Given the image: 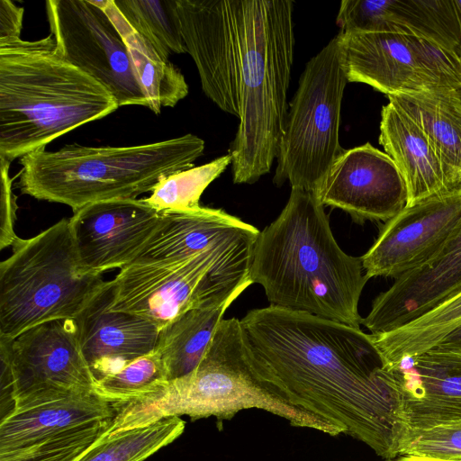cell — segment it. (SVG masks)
I'll return each instance as SVG.
<instances>
[{
	"label": "cell",
	"mask_w": 461,
	"mask_h": 461,
	"mask_svg": "<svg viewBox=\"0 0 461 461\" xmlns=\"http://www.w3.org/2000/svg\"><path fill=\"white\" fill-rule=\"evenodd\" d=\"M46 14L62 59L102 84L119 106L148 107L125 41L95 1L48 0Z\"/></svg>",
	"instance_id": "7c38bea8"
},
{
	"label": "cell",
	"mask_w": 461,
	"mask_h": 461,
	"mask_svg": "<svg viewBox=\"0 0 461 461\" xmlns=\"http://www.w3.org/2000/svg\"><path fill=\"white\" fill-rule=\"evenodd\" d=\"M0 359L1 402L10 403L9 411L94 393L96 381L83 355L75 319L46 321L14 338H0Z\"/></svg>",
	"instance_id": "30bf717a"
},
{
	"label": "cell",
	"mask_w": 461,
	"mask_h": 461,
	"mask_svg": "<svg viewBox=\"0 0 461 461\" xmlns=\"http://www.w3.org/2000/svg\"><path fill=\"white\" fill-rule=\"evenodd\" d=\"M111 284L75 319L83 355L95 381L155 351L160 328L133 313L110 309Z\"/></svg>",
	"instance_id": "ac0fdd59"
},
{
	"label": "cell",
	"mask_w": 461,
	"mask_h": 461,
	"mask_svg": "<svg viewBox=\"0 0 461 461\" xmlns=\"http://www.w3.org/2000/svg\"><path fill=\"white\" fill-rule=\"evenodd\" d=\"M389 368L408 427L461 421V352L433 348Z\"/></svg>",
	"instance_id": "e0dca14e"
},
{
	"label": "cell",
	"mask_w": 461,
	"mask_h": 461,
	"mask_svg": "<svg viewBox=\"0 0 461 461\" xmlns=\"http://www.w3.org/2000/svg\"><path fill=\"white\" fill-rule=\"evenodd\" d=\"M460 326L461 291L411 322L373 337L391 367L436 347Z\"/></svg>",
	"instance_id": "484cf974"
},
{
	"label": "cell",
	"mask_w": 461,
	"mask_h": 461,
	"mask_svg": "<svg viewBox=\"0 0 461 461\" xmlns=\"http://www.w3.org/2000/svg\"><path fill=\"white\" fill-rule=\"evenodd\" d=\"M0 264V338L12 339L43 322L76 319L105 287L83 273L68 219L18 239Z\"/></svg>",
	"instance_id": "52a82bcc"
},
{
	"label": "cell",
	"mask_w": 461,
	"mask_h": 461,
	"mask_svg": "<svg viewBox=\"0 0 461 461\" xmlns=\"http://www.w3.org/2000/svg\"><path fill=\"white\" fill-rule=\"evenodd\" d=\"M118 107L102 84L57 54L51 35L0 47V158L45 149Z\"/></svg>",
	"instance_id": "277c9868"
},
{
	"label": "cell",
	"mask_w": 461,
	"mask_h": 461,
	"mask_svg": "<svg viewBox=\"0 0 461 461\" xmlns=\"http://www.w3.org/2000/svg\"><path fill=\"white\" fill-rule=\"evenodd\" d=\"M379 142L405 180L407 205L455 189L426 134L391 102L382 109Z\"/></svg>",
	"instance_id": "7402d4cb"
},
{
	"label": "cell",
	"mask_w": 461,
	"mask_h": 461,
	"mask_svg": "<svg viewBox=\"0 0 461 461\" xmlns=\"http://www.w3.org/2000/svg\"><path fill=\"white\" fill-rule=\"evenodd\" d=\"M252 408L284 418L294 427L330 436L345 433L330 420L293 404L262 375L246 343L240 321L235 317L220 321L192 373L169 381L162 391L146 400L115 407L109 430L125 431L182 415L192 421L214 416L221 430L223 420Z\"/></svg>",
	"instance_id": "5b68a950"
},
{
	"label": "cell",
	"mask_w": 461,
	"mask_h": 461,
	"mask_svg": "<svg viewBox=\"0 0 461 461\" xmlns=\"http://www.w3.org/2000/svg\"><path fill=\"white\" fill-rule=\"evenodd\" d=\"M249 278L270 306L308 312L360 329L362 259L342 250L314 193L292 188L279 216L259 232Z\"/></svg>",
	"instance_id": "3957f363"
},
{
	"label": "cell",
	"mask_w": 461,
	"mask_h": 461,
	"mask_svg": "<svg viewBox=\"0 0 461 461\" xmlns=\"http://www.w3.org/2000/svg\"><path fill=\"white\" fill-rule=\"evenodd\" d=\"M461 291V230L429 260L395 278L373 301L364 325L372 335L397 330Z\"/></svg>",
	"instance_id": "2e32d148"
},
{
	"label": "cell",
	"mask_w": 461,
	"mask_h": 461,
	"mask_svg": "<svg viewBox=\"0 0 461 461\" xmlns=\"http://www.w3.org/2000/svg\"><path fill=\"white\" fill-rule=\"evenodd\" d=\"M456 90H457V94H458V95H459V98H460V100H461V88L456 89Z\"/></svg>",
	"instance_id": "74e56055"
},
{
	"label": "cell",
	"mask_w": 461,
	"mask_h": 461,
	"mask_svg": "<svg viewBox=\"0 0 461 461\" xmlns=\"http://www.w3.org/2000/svg\"><path fill=\"white\" fill-rule=\"evenodd\" d=\"M262 375L294 405L323 418L385 459L408 429L392 371L372 334L274 306L240 320Z\"/></svg>",
	"instance_id": "6da1fadb"
},
{
	"label": "cell",
	"mask_w": 461,
	"mask_h": 461,
	"mask_svg": "<svg viewBox=\"0 0 461 461\" xmlns=\"http://www.w3.org/2000/svg\"><path fill=\"white\" fill-rule=\"evenodd\" d=\"M129 24L166 59L186 53L176 0H113Z\"/></svg>",
	"instance_id": "83f0119b"
},
{
	"label": "cell",
	"mask_w": 461,
	"mask_h": 461,
	"mask_svg": "<svg viewBox=\"0 0 461 461\" xmlns=\"http://www.w3.org/2000/svg\"><path fill=\"white\" fill-rule=\"evenodd\" d=\"M161 216L144 198L101 201L73 212L68 221L80 270L102 276L131 265Z\"/></svg>",
	"instance_id": "5bb4252c"
},
{
	"label": "cell",
	"mask_w": 461,
	"mask_h": 461,
	"mask_svg": "<svg viewBox=\"0 0 461 461\" xmlns=\"http://www.w3.org/2000/svg\"><path fill=\"white\" fill-rule=\"evenodd\" d=\"M10 161L0 158L1 173V210H0V249L12 246L18 239L14 232L16 220V197L12 190L9 176Z\"/></svg>",
	"instance_id": "d6a6232c"
},
{
	"label": "cell",
	"mask_w": 461,
	"mask_h": 461,
	"mask_svg": "<svg viewBox=\"0 0 461 461\" xmlns=\"http://www.w3.org/2000/svg\"><path fill=\"white\" fill-rule=\"evenodd\" d=\"M434 348L439 350L461 352V326L448 334Z\"/></svg>",
	"instance_id": "e575fe53"
},
{
	"label": "cell",
	"mask_w": 461,
	"mask_h": 461,
	"mask_svg": "<svg viewBox=\"0 0 461 461\" xmlns=\"http://www.w3.org/2000/svg\"><path fill=\"white\" fill-rule=\"evenodd\" d=\"M203 150L204 141L190 133L128 147L41 149L20 158L16 186L23 194L75 212L96 202L137 199L164 176L192 167Z\"/></svg>",
	"instance_id": "8992f818"
},
{
	"label": "cell",
	"mask_w": 461,
	"mask_h": 461,
	"mask_svg": "<svg viewBox=\"0 0 461 461\" xmlns=\"http://www.w3.org/2000/svg\"><path fill=\"white\" fill-rule=\"evenodd\" d=\"M348 82L388 95L461 88V58L420 36L401 32H340Z\"/></svg>",
	"instance_id": "8fae6325"
},
{
	"label": "cell",
	"mask_w": 461,
	"mask_h": 461,
	"mask_svg": "<svg viewBox=\"0 0 461 461\" xmlns=\"http://www.w3.org/2000/svg\"><path fill=\"white\" fill-rule=\"evenodd\" d=\"M423 131L453 188L461 187V100L454 88L388 95Z\"/></svg>",
	"instance_id": "603a6c76"
},
{
	"label": "cell",
	"mask_w": 461,
	"mask_h": 461,
	"mask_svg": "<svg viewBox=\"0 0 461 461\" xmlns=\"http://www.w3.org/2000/svg\"><path fill=\"white\" fill-rule=\"evenodd\" d=\"M314 194L324 206L339 208L356 221H387L408 203L406 183L398 167L368 142L344 149Z\"/></svg>",
	"instance_id": "9a60e30c"
},
{
	"label": "cell",
	"mask_w": 461,
	"mask_h": 461,
	"mask_svg": "<svg viewBox=\"0 0 461 461\" xmlns=\"http://www.w3.org/2000/svg\"><path fill=\"white\" fill-rule=\"evenodd\" d=\"M231 303L191 308L160 329L155 352L169 381L185 376L197 367Z\"/></svg>",
	"instance_id": "d4e9b609"
},
{
	"label": "cell",
	"mask_w": 461,
	"mask_h": 461,
	"mask_svg": "<svg viewBox=\"0 0 461 461\" xmlns=\"http://www.w3.org/2000/svg\"><path fill=\"white\" fill-rule=\"evenodd\" d=\"M169 383L164 364L155 351L95 382L94 393L115 407L146 400Z\"/></svg>",
	"instance_id": "f1b7e54d"
},
{
	"label": "cell",
	"mask_w": 461,
	"mask_h": 461,
	"mask_svg": "<svg viewBox=\"0 0 461 461\" xmlns=\"http://www.w3.org/2000/svg\"><path fill=\"white\" fill-rule=\"evenodd\" d=\"M257 238L221 243L175 264L129 265L110 280V309L139 315L161 329L191 308L234 302L252 285Z\"/></svg>",
	"instance_id": "ba28073f"
},
{
	"label": "cell",
	"mask_w": 461,
	"mask_h": 461,
	"mask_svg": "<svg viewBox=\"0 0 461 461\" xmlns=\"http://www.w3.org/2000/svg\"><path fill=\"white\" fill-rule=\"evenodd\" d=\"M398 459H399V461H461V460L438 459V458H432V457L420 456H402Z\"/></svg>",
	"instance_id": "d590c367"
},
{
	"label": "cell",
	"mask_w": 461,
	"mask_h": 461,
	"mask_svg": "<svg viewBox=\"0 0 461 461\" xmlns=\"http://www.w3.org/2000/svg\"><path fill=\"white\" fill-rule=\"evenodd\" d=\"M259 232L221 209L201 206L188 211H166L131 264L183 262L218 244L258 237Z\"/></svg>",
	"instance_id": "ffe728a7"
},
{
	"label": "cell",
	"mask_w": 461,
	"mask_h": 461,
	"mask_svg": "<svg viewBox=\"0 0 461 461\" xmlns=\"http://www.w3.org/2000/svg\"><path fill=\"white\" fill-rule=\"evenodd\" d=\"M339 40L332 38L306 64L285 119L273 182L314 193L344 151L339 140L348 83Z\"/></svg>",
	"instance_id": "9c48e42d"
},
{
	"label": "cell",
	"mask_w": 461,
	"mask_h": 461,
	"mask_svg": "<svg viewBox=\"0 0 461 461\" xmlns=\"http://www.w3.org/2000/svg\"><path fill=\"white\" fill-rule=\"evenodd\" d=\"M108 14L123 38L148 108L159 114L161 107H174L188 95L181 71L122 16L113 0L95 1Z\"/></svg>",
	"instance_id": "cb8c5ba5"
},
{
	"label": "cell",
	"mask_w": 461,
	"mask_h": 461,
	"mask_svg": "<svg viewBox=\"0 0 461 461\" xmlns=\"http://www.w3.org/2000/svg\"><path fill=\"white\" fill-rule=\"evenodd\" d=\"M340 32H401L428 39L461 58V24L455 0H344Z\"/></svg>",
	"instance_id": "d6986e66"
},
{
	"label": "cell",
	"mask_w": 461,
	"mask_h": 461,
	"mask_svg": "<svg viewBox=\"0 0 461 461\" xmlns=\"http://www.w3.org/2000/svg\"><path fill=\"white\" fill-rule=\"evenodd\" d=\"M112 421L78 427L34 446L0 455V461H74L109 429Z\"/></svg>",
	"instance_id": "4dcf8cb0"
},
{
	"label": "cell",
	"mask_w": 461,
	"mask_h": 461,
	"mask_svg": "<svg viewBox=\"0 0 461 461\" xmlns=\"http://www.w3.org/2000/svg\"><path fill=\"white\" fill-rule=\"evenodd\" d=\"M227 154L198 167L177 171L161 178L145 202L158 212L188 211L201 207L206 187L231 164Z\"/></svg>",
	"instance_id": "f546056e"
},
{
	"label": "cell",
	"mask_w": 461,
	"mask_h": 461,
	"mask_svg": "<svg viewBox=\"0 0 461 461\" xmlns=\"http://www.w3.org/2000/svg\"><path fill=\"white\" fill-rule=\"evenodd\" d=\"M385 461H399V459L398 458L397 459H393H393H386Z\"/></svg>",
	"instance_id": "f35d334b"
},
{
	"label": "cell",
	"mask_w": 461,
	"mask_h": 461,
	"mask_svg": "<svg viewBox=\"0 0 461 461\" xmlns=\"http://www.w3.org/2000/svg\"><path fill=\"white\" fill-rule=\"evenodd\" d=\"M461 24V0H455Z\"/></svg>",
	"instance_id": "8d00e7d4"
},
{
	"label": "cell",
	"mask_w": 461,
	"mask_h": 461,
	"mask_svg": "<svg viewBox=\"0 0 461 461\" xmlns=\"http://www.w3.org/2000/svg\"><path fill=\"white\" fill-rule=\"evenodd\" d=\"M185 428L183 419L170 417L125 431L110 432L108 429L74 461H144L175 441Z\"/></svg>",
	"instance_id": "4316f807"
},
{
	"label": "cell",
	"mask_w": 461,
	"mask_h": 461,
	"mask_svg": "<svg viewBox=\"0 0 461 461\" xmlns=\"http://www.w3.org/2000/svg\"><path fill=\"white\" fill-rule=\"evenodd\" d=\"M23 8L10 0L0 1V47L22 40Z\"/></svg>",
	"instance_id": "836d02e7"
},
{
	"label": "cell",
	"mask_w": 461,
	"mask_h": 461,
	"mask_svg": "<svg viewBox=\"0 0 461 461\" xmlns=\"http://www.w3.org/2000/svg\"><path fill=\"white\" fill-rule=\"evenodd\" d=\"M399 455L461 460V421L428 428L408 427Z\"/></svg>",
	"instance_id": "1f68e13d"
},
{
	"label": "cell",
	"mask_w": 461,
	"mask_h": 461,
	"mask_svg": "<svg viewBox=\"0 0 461 461\" xmlns=\"http://www.w3.org/2000/svg\"><path fill=\"white\" fill-rule=\"evenodd\" d=\"M460 230L461 187L407 205L361 257L365 275L397 278L429 260Z\"/></svg>",
	"instance_id": "4fadbf2b"
},
{
	"label": "cell",
	"mask_w": 461,
	"mask_h": 461,
	"mask_svg": "<svg viewBox=\"0 0 461 461\" xmlns=\"http://www.w3.org/2000/svg\"><path fill=\"white\" fill-rule=\"evenodd\" d=\"M114 406L95 393L14 409L0 421V455L29 447L85 425L113 420Z\"/></svg>",
	"instance_id": "44dd1931"
},
{
	"label": "cell",
	"mask_w": 461,
	"mask_h": 461,
	"mask_svg": "<svg viewBox=\"0 0 461 461\" xmlns=\"http://www.w3.org/2000/svg\"><path fill=\"white\" fill-rule=\"evenodd\" d=\"M186 53L202 89L239 119L235 184H253L276 158L294 51L290 0H176Z\"/></svg>",
	"instance_id": "7a4b0ae2"
}]
</instances>
